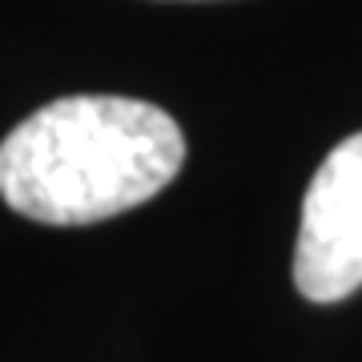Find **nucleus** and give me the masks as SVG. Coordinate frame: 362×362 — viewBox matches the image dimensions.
<instances>
[{
	"mask_svg": "<svg viewBox=\"0 0 362 362\" xmlns=\"http://www.w3.org/2000/svg\"><path fill=\"white\" fill-rule=\"evenodd\" d=\"M177 121L137 97L81 93L0 141V197L40 226H93L157 197L181 173Z\"/></svg>",
	"mask_w": 362,
	"mask_h": 362,
	"instance_id": "1",
	"label": "nucleus"
},
{
	"mask_svg": "<svg viewBox=\"0 0 362 362\" xmlns=\"http://www.w3.org/2000/svg\"><path fill=\"white\" fill-rule=\"evenodd\" d=\"M294 286L310 302H342L362 286V133L338 141L302 197Z\"/></svg>",
	"mask_w": 362,
	"mask_h": 362,
	"instance_id": "2",
	"label": "nucleus"
}]
</instances>
